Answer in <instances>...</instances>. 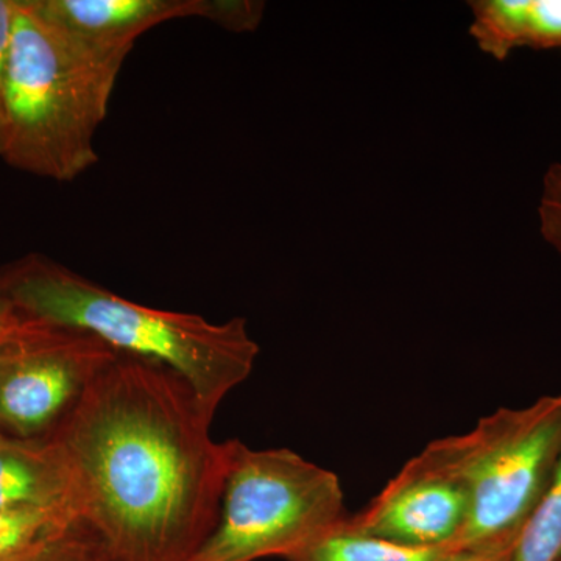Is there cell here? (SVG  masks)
Masks as SVG:
<instances>
[{
	"mask_svg": "<svg viewBox=\"0 0 561 561\" xmlns=\"http://www.w3.org/2000/svg\"><path fill=\"white\" fill-rule=\"evenodd\" d=\"M512 561H561V460L516 538Z\"/></svg>",
	"mask_w": 561,
	"mask_h": 561,
	"instance_id": "obj_13",
	"label": "cell"
},
{
	"mask_svg": "<svg viewBox=\"0 0 561 561\" xmlns=\"http://www.w3.org/2000/svg\"><path fill=\"white\" fill-rule=\"evenodd\" d=\"M79 524L76 513L68 508L43 505L0 508V561H21Z\"/></svg>",
	"mask_w": 561,
	"mask_h": 561,
	"instance_id": "obj_12",
	"label": "cell"
},
{
	"mask_svg": "<svg viewBox=\"0 0 561 561\" xmlns=\"http://www.w3.org/2000/svg\"><path fill=\"white\" fill-rule=\"evenodd\" d=\"M127 58L83 46L16 0L0 158L58 183L94 168L95 135Z\"/></svg>",
	"mask_w": 561,
	"mask_h": 561,
	"instance_id": "obj_3",
	"label": "cell"
},
{
	"mask_svg": "<svg viewBox=\"0 0 561 561\" xmlns=\"http://www.w3.org/2000/svg\"><path fill=\"white\" fill-rule=\"evenodd\" d=\"M228 451L219 522L191 561L287 560L345 518L334 472L287 448Z\"/></svg>",
	"mask_w": 561,
	"mask_h": 561,
	"instance_id": "obj_5",
	"label": "cell"
},
{
	"mask_svg": "<svg viewBox=\"0 0 561 561\" xmlns=\"http://www.w3.org/2000/svg\"><path fill=\"white\" fill-rule=\"evenodd\" d=\"M343 519L286 561H453L461 556L451 546L412 548L359 534L345 527Z\"/></svg>",
	"mask_w": 561,
	"mask_h": 561,
	"instance_id": "obj_11",
	"label": "cell"
},
{
	"mask_svg": "<svg viewBox=\"0 0 561 561\" xmlns=\"http://www.w3.org/2000/svg\"><path fill=\"white\" fill-rule=\"evenodd\" d=\"M265 3L257 0H205L203 20L228 32H254L264 18Z\"/></svg>",
	"mask_w": 561,
	"mask_h": 561,
	"instance_id": "obj_15",
	"label": "cell"
},
{
	"mask_svg": "<svg viewBox=\"0 0 561 561\" xmlns=\"http://www.w3.org/2000/svg\"><path fill=\"white\" fill-rule=\"evenodd\" d=\"M470 10V35L494 60L516 49L561 54V0H476Z\"/></svg>",
	"mask_w": 561,
	"mask_h": 561,
	"instance_id": "obj_10",
	"label": "cell"
},
{
	"mask_svg": "<svg viewBox=\"0 0 561 561\" xmlns=\"http://www.w3.org/2000/svg\"><path fill=\"white\" fill-rule=\"evenodd\" d=\"M51 27L102 54L130 55L144 33L202 18L205 0H27Z\"/></svg>",
	"mask_w": 561,
	"mask_h": 561,
	"instance_id": "obj_8",
	"label": "cell"
},
{
	"mask_svg": "<svg viewBox=\"0 0 561 561\" xmlns=\"http://www.w3.org/2000/svg\"><path fill=\"white\" fill-rule=\"evenodd\" d=\"M13 505L61 507L77 515L72 476L54 438L0 435V508Z\"/></svg>",
	"mask_w": 561,
	"mask_h": 561,
	"instance_id": "obj_9",
	"label": "cell"
},
{
	"mask_svg": "<svg viewBox=\"0 0 561 561\" xmlns=\"http://www.w3.org/2000/svg\"><path fill=\"white\" fill-rule=\"evenodd\" d=\"M467 515L463 490L415 456L364 511L346 516L343 524L398 545L442 548L453 545Z\"/></svg>",
	"mask_w": 561,
	"mask_h": 561,
	"instance_id": "obj_7",
	"label": "cell"
},
{
	"mask_svg": "<svg viewBox=\"0 0 561 561\" xmlns=\"http://www.w3.org/2000/svg\"><path fill=\"white\" fill-rule=\"evenodd\" d=\"M419 457L467 496V522L453 551L515 540L561 460V391L526 408H502L467 434L430 443Z\"/></svg>",
	"mask_w": 561,
	"mask_h": 561,
	"instance_id": "obj_4",
	"label": "cell"
},
{
	"mask_svg": "<svg viewBox=\"0 0 561 561\" xmlns=\"http://www.w3.org/2000/svg\"><path fill=\"white\" fill-rule=\"evenodd\" d=\"M20 317L21 312L18 311L16 306L5 295L0 294V342L16 327Z\"/></svg>",
	"mask_w": 561,
	"mask_h": 561,
	"instance_id": "obj_19",
	"label": "cell"
},
{
	"mask_svg": "<svg viewBox=\"0 0 561 561\" xmlns=\"http://www.w3.org/2000/svg\"><path fill=\"white\" fill-rule=\"evenodd\" d=\"M186 379L119 353L58 430L76 512L113 561H191L219 522L228 442Z\"/></svg>",
	"mask_w": 561,
	"mask_h": 561,
	"instance_id": "obj_1",
	"label": "cell"
},
{
	"mask_svg": "<svg viewBox=\"0 0 561 561\" xmlns=\"http://www.w3.org/2000/svg\"><path fill=\"white\" fill-rule=\"evenodd\" d=\"M0 294L25 316L90 331L119 353L168 365L213 419L260 356L242 317L214 323L197 313L139 305L44 254L0 267Z\"/></svg>",
	"mask_w": 561,
	"mask_h": 561,
	"instance_id": "obj_2",
	"label": "cell"
},
{
	"mask_svg": "<svg viewBox=\"0 0 561 561\" xmlns=\"http://www.w3.org/2000/svg\"><path fill=\"white\" fill-rule=\"evenodd\" d=\"M538 220L542 239L561 256V162H553L542 179Z\"/></svg>",
	"mask_w": 561,
	"mask_h": 561,
	"instance_id": "obj_16",
	"label": "cell"
},
{
	"mask_svg": "<svg viewBox=\"0 0 561 561\" xmlns=\"http://www.w3.org/2000/svg\"><path fill=\"white\" fill-rule=\"evenodd\" d=\"M14 16H16V0H0V147H2L3 125H5L7 73H9Z\"/></svg>",
	"mask_w": 561,
	"mask_h": 561,
	"instance_id": "obj_17",
	"label": "cell"
},
{
	"mask_svg": "<svg viewBox=\"0 0 561 561\" xmlns=\"http://www.w3.org/2000/svg\"><path fill=\"white\" fill-rule=\"evenodd\" d=\"M515 540L500 542V545L490 546L481 551L461 553L453 561H512Z\"/></svg>",
	"mask_w": 561,
	"mask_h": 561,
	"instance_id": "obj_18",
	"label": "cell"
},
{
	"mask_svg": "<svg viewBox=\"0 0 561 561\" xmlns=\"http://www.w3.org/2000/svg\"><path fill=\"white\" fill-rule=\"evenodd\" d=\"M21 561H113L99 541L79 526L47 542Z\"/></svg>",
	"mask_w": 561,
	"mask_h": 561,
	"instance_id": "obj_14",
	"label": "cell"
},
{
	"mask_svg": "<svg viewBox=\"0 0 561 561\" xmlns=\"http://www.w3.org/2000/svg\"><path fill=\"white\" fill-rule=\"evenodd\" d=\"M117 356L90 331L21 312L0 342V435L50 437Z\"/></svg>",
	"mask_w": 561,
	"mask_h": 561,
	"instance_id": "obj_6",
	"label": "cell"
}]
</instances>
